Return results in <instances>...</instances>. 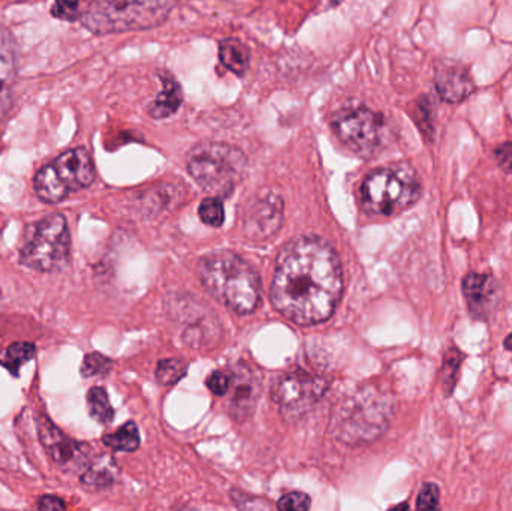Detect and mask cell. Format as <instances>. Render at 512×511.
<instances>
[{
	"label": "cell",
	"instance_id": "cell-1",
	"mask_svg": "<svg viewBox=\"0 0 512 511\" xmlns=\"http://www.w3.org/2000/svg\"><path fill=\"white\" fill-rule=\"evenodd\" d=\"M342 290L339 257L325 240L301 237L280 252L271 302L292 323H324L336 311Z\"/></svg>",
	"mask_w": 512,
	"mask_h": 511
},
{
	"label": "cell",
	"instance_id": "cell-2",
	"mask_svg": "<svg viewBox=\"0 0 512 511\" xmlns=\"http://www.w3.org/2000/svg\"><path fill=\"white\" fill-rule=\"evenodd\" d=\"M204 287L216 300L239 315H248L261 302V279L248 261L233 252L207 255L198 264Z\"/></svg>",
	"mask_w": 512,
	"mask_h": 511
},
{
	"label": "cell",
	"instance_id": "cell-3",
	"mask_svg": "<svg viewBox=\"0 0 512 511\" xmlns=\"http://www.w3.org/2000/svg\"><path fill=\"white\" fill-rule=\"evenodd\" d=\"M176 0H98L87 6L80 21L95 35L132 32L161 26Z\"/></svg>",
	"mask_w": 512,
	"mask_h": 511
},
{
	"label": "cell",
	"instance_id": "cell-4",
	"mask_svg": "<svg viewBox=\"0 0 512 511\" xmlns=\"http://www.w3.org/2000/svg\"><path fill=\"white\" fill-rule=\"evenodd\" d=\"M420 197V177L408 164L378 168L361 186V204L370 215H399L414 206Z\"/></svg>",
	"mask_w": 512,
	"mask_h": 511
},
{
	"label": "cell",
	"instance_id": "cell-5",
	"mask_svg": "<svg viewBox=\"0 0 512 511\" xmlns=\"http://www.w3.org/2000/svg\"><path fill=\"white\" fill-rule=\"evenodd\" d=\"M188 170L204 191L228 197L245 176L246 156L230 144H198L188 155Z\"/></svg>",
	"mask_w": 512,
	"mask_h": 511
},
{
	"label": "cell",
	"instance_id": "cell-6",
	"mask_svg": "<svg viewBox=\"0 0 512 511\" xmlns=\"http://www.w3.org/2000/svg\"><path fill=\"white\" fill-rule=\"evenodd\" d=\"M71 258V233L60 213L45 216L24 233L20 264L36 272H60Z\"/></svg>",
	"mask_w": 512,
	"mask_h": 511
},
{
	"label": "cell",
	"instance_id": "cell-7",
	"mask_svg": "<svg viewBox=\"0 0 512 511\" xmlns=\"http://www.w3.org/2000/svg\"><path fill=\"white\" fill-rule=\"evenodd\" d=\"M95 177V162L90 153L84 147H74L38 170L33 177V189L42 203L57 204L74 192L89 188Z\"/></svg>",
	"mask_w": 512,
	"mask_h": 511
},
{
	"label": "cell",
	"instance_id": "cell-8",
	"mask_svg": "<svg viewBox=\"0 0 512 511\" xmlns=\"http://www.w3.org/2000/svg\"><path fill=\"white\" fill-rule=\"evenodd\" d=\"M331 128L340 141L360 156L375 155L381 146L384 120L370 108L348 107L331 117Z\"/></svg>",
	"mask_w": 512,
	"mask_h": 511
},
{
	"label": "cell",
	"instance_id": "cell-9",
	"mask_svg": "<svg viewBox=\"0 0 512 511\" xmlns=\"http://www.w3.org/2000/svg\"><path fill=\"white\" fill-rule=\"evenodd\" d=\"M327 387L322 378L295 371L277 377L271 390L283 416L295 419L307 413L324 396Z\"/></svg>",
	"mask_w": 512,
	"mask_h": 511
},
{
	"label": "cell",
	"instance_id": "cell-10",
	"mask_svg": "<svg viewBox=\"0 0 512 511\" xmlns=\"http://www.w3.org/2000/svg\"><path fill=\"white\" fill-rule=\"evenodd\" d=\"M38 425L39 441L44 447L51 461L65 471V473H77L86 462L83 444L63 434L47 416L41 414L36 419Z\"/></svg>",
	"mask_w": 512,
	"mask_h": 511
},
{
	"label": "cell",
	"instance_id": "cell-11",
	"mask_svg": "<svg viewBox=\"0 0 512 511\" xmlns=\"http://www.w3.org/2000/svg\"><path fill=\"white\" fill-rule=\"evenodd\" d=\"M462 291L475 321L490 320L501 302V285L490 273L469 272L463 278Z\"/></svg>",
	"mask_w": 512,
	"mask_h": 511
},
{
	"label": "cell",
	"instance_id": "cell-12",
	"mask_svg": "<svg viewBox=\"0 0 512 511\" xmlns=\"http://www.w3.org/2000/svg\"><path fill=\"white\" fill-rule=\"evenodd\" d=\"M283 218V201L279 195L267 192L256 198L245 216V228L249 237L267 239L277 233Z\"/></svg>",
	"mask_w": 512,
	"mask_h": 511
},
{
	"label": "cell",
	"instance_id": "cell-13",
	"mask_svg": "<svg viewBox=\"0 0 512 511\" xmlns=\"http://www.w3.org/2000/svg\"><path fill=\"white\" fill-rule=\"evenodd\" d=\"M259 395V378L248 366H237L231 372L228 405L234 419H245L254 411Z\"/></svg>",
	"mask_w": 512,
	"mask_h": 511
},
{
	"label": "cell",
	"instance_id": "cell-14",
	"mask_svg": "<svg viewBox=\"0 0 512 511\" xmlns=\"http://www.w3.org/2000/svg\"><path fill=\"white\" fill-rule=\"evenodd\" d=\"M436 90L448 104H459L477 90L468 69L460 65H441L436 69Z\"/></svg>",
	"mask_w": 512,
	"mask_h": 511
},
{
	"label": "cell",
	"instance_id": "cell-15",
	"mask_svg": "<svg viewBox=\"0 0 512 511\" xmlns=\"http://www.w3.org/2000/svg\"><path fill=\"white\" fill-rule=\"evenodd\" d=\"M17 78V47L11 32L0 27V120L12 102V89Z\"/></svg>",
	"mask_w": 512,
	"mask_h": 511
},
{
	"label": "cell",
	"instance_id": "cell-16",
	"mask_svg": "<svg viewBox=\"0 0 512 511\" xmlns=\"http://www.w3.org/2000/svg\"><path fill=\"white\" fill-rule=\"evenodd\" d=\"M119 476V467L114 458L108 455L99 456L92 464L87 465L81 474V483L92 491H102L111 488Z\"/></svg>",
	"mask_w": 512,
	"mask_h": 511
},
{
	"label": "cell",
	"instance_id": "cell-17",
	"mask_svg": "<svg viewBox=\"0 0 512 511\" xmlns=\"http://www.w3.org/2000/svg\"><path fill=\"white\" fill-rule=\"evenodd\" d=\"M162 83H164V89L149 107V114L153 119L170 117L179 110L183 102L182 87L173 77L162 75Z\"/></svg>",
	"mask_w": 512,
	"mask_h": 511
},
{
	"label": "cell",
	"instance_id": "cell-18",
	"mask_svg": "<svg viewBox=\"0 0 512 511\" xmlns=\"http://www.w3.org/2000/svg\"><path fill=\"white\" fill-rule=\"evenodd\" d=\"M219 59L225 68L237 75H243L249 68L251 53L242 41L236 38H227L219 44Z\"/></svg>",
	"mask_w": 512,
	"mask_h": 511
},
{
	"label": "cell",
	"instance_id": "cell-19",
	"mask_svg": "<svg viewBox=\"0 0 512 511\" xmlns=\"http://www.w3.org/2000/svg\"><path fill=\"white\" fill-rule=\"evenodd\" d=\"M463 362H465V354L459 348L453 345L445 351L441 368V387L445 398H451L456 392Z\"/></svg>",
	"mask_w": 512,
	"mask_h": 511
},
{
	"label": "cell",
	"instance_id": "cell-20",
	"mask_svg": "<svg viewBox=\"0 0 512 511\" xmlns=\"http://www.w3.org/2000/svg\"><path fill=\"white\" fill-rule=\"evenodd\" d=\"M36 356V345L32 342H15L0 351V366L9 374L18 377L20 369Z\"/></svg>",
	"mask_w": 512,
	"mask_h": 511
},
{
	"label": "cell",
	"instance_id": "cell-21",
	"mask_svg": "<svg viewBox=\"0 0 512 511\" xmlns=\"http://www.w3.org/2000/svg\"><path fill=\"white\" fill-rule=\"evenodd\" d=\"M102 441L108 449L116 452H135L140 447V434H138L137 425L129 422L114 434L105 435Z\"/></svg>",
	"mask_w": 512,
	"mask_h": 511
},
{
	"label": "cell",
	"instance_id": "cell-22",
	"mask_svg": "<svg viewBox=\"0 0 512 511\" xmlns=\"http://www.w3.org/2000/svg\"><path fill=\"white\" fill-rule=\"evenodd\" d=\"M87 408L93 420L101 425H110L114 420V408L102 387H92L87 393Z\"/></svg>",
	"mask_w": 512,
	"mask_h": 511
},
{
	"label": "cell",
	"instance_id": "cell-23",
	"mask_svg": "<svg viewBox=\"0 0 512 511\" xmlns=\"http://www.w3.org/2000/svg\"><path fill=\"white\" fill-rule=\"evenodd\" d=\"M186 374V365L182 360L167 359L161 360L156 368V378L164 386H173L179 383Z\"/></svg>",
	"mask_w": 512,
	"mask_h": 511
},
{
	"label": "cell",
	"instance_id": "cell-24",
	"mask_svg": "<svg viewBox=\"0 0 512 511\" xmlns=\"http://www.w3.org/2000/svg\"><path fill=\"white\" fill-rule=\"evenodd\" d=\"M113 368V360L101 353H90L84 357L81 375L84 378L104 377Z\"/></svg>",
	"mask_w": 512,
	"mask_h": 511
},
{
	"label": "cell",
	"instance_id": "cell-25",
	"mask_svg": "<svg viewBox=\"0 0 512 511\" xmlns=\"http://www.w3.org/2000/svg\"><path fill=\"white\" fill-rule=\"evenodd\" d=\"M200 218L204 224L221 227L225 221V209L221 198L209 197L200 204Z\"/></svg>",
	"mask_w": 512,
	"mask_h": 511
},
{
	"label": "cell",
	"instance_id": "cell-26",
	"mask_svg": "<svg viewBox=\"0 0 512 511\" xmlns=\"http://www.w3.org/2000/svg\"><path fill=\"white\" fill-rule=\"evenodd\" d=\"M51 15L63 21H77L83 15L81 0H54Z\"/></svg>",
	"mask_w": 512,
	"mask_h": 511
},
{
	"label": "cell",
	"instance_id": "cell-27",
	"mask_svg": "<svg viewBox=\"0 0 512 511\" xmlns=\"http://www.w3.org/2000/svg\"><path fill=\"white\" fill-rule=\"evenodd\" d=\"M441 507V489L435 483H424L417 497L418 510H438Z\"/></svg>",
	"mask_w": 512,
	"mask_h": 511
},
{
	"label": "cell",
	"instance_id": "cell-28",
	"mask_svg": "<svg viewBox=\"0 0 512 511\" xmlns=\"http://www.w3.org/2000/svg\"><path fill=\"white\" fill-rule=\"evenodd\" d=\"M310 506H312L310 498L300 492H289V494L283 495L277 504L280 510L285 511H306L310 509Z\"/></svg>",
	"mask_w": 512,
	"mask_h": 511
},
{
	"label": "cell",
	"instance_id": "cell-29",
	"mask_svg": "<svg viewBox=\"0 0 512 511\" xmlns=\"http://www.w3.org/2000/svg\"><path fill=\"white\" fill-rule=\"evenodd\" d=\"M418 117L417 125L420 126L421 131L424 135L433 134V108L430 104L427 96H423V99L418 101Z\"/></svg>",
	"mask_w": 512,
	"mask_h": 511
},
{
	"label": "cell",
	"instance_id": "cell-30",
	"mask_svg": "<svg viewBox=\"0 0 512 511\" xmlns=\"http://www.w3.org/2000/svg\"><path fill=\"white\" fill-rule=\"evenodd\" d=\"M231 375L225 374L222 371L213 372L207 380V386L212 390L213 395L225 396L230 390Z\"/></svg>",
	"mask_w": 512,
	"mask_h": 511
},
{
	"label": "cell",
	"instance_id": "cell-31",
	"mask_svg": "<svg viewBox=\"0 0 512 511\" xmlns=\"http://www.w3.org/2000/svg\"><path fill=\"white\" fill-rule=\"evenodd\" d=\"M495 158L505 173L512 174V141L496 147Z\"/></svg>",
	"mask_w": 512,
	"mask_h": 511
},
{
	"label": "cell",
	"instance_id": "cell-32",
	"mask_svg": "<svg viewBox=\"0 0 512 511\" xmlns=\"http://www.w3.org/2000/svg\"><path fill=\"white\" fill-rule=\"evenodd\" d=\"M36 509L38 510H66L65 501L62 498L54 497V495H44L39 498L36 503Z\"/></svg>",
	"mask_w": 512,
	"mask_h": 511
},
{
	"label": "cell",
	"instance_id": "cell-33",
	"mask_svg": "<svg viewBox=\"0 0 512 511\" xmlns=\"http://www.w3.org/2000/svg\"><path fill=\"white\" fill-rule=\"evenodd\" d=\"M504 347L505 350L512 351V330L510 335H508L507 338H505Z\"/></svg>",
	"mask_w": 512,
	"mask_h": 511
}]
</instances>
